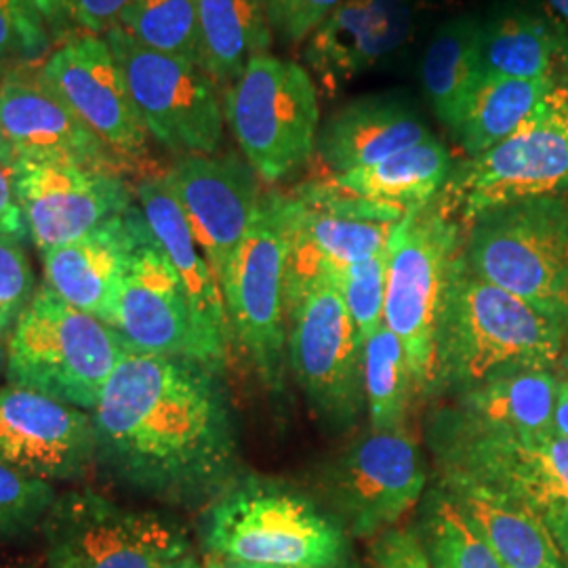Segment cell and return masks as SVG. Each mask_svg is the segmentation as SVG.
Here are the masks:
<instances>
[{
  "instance_id": "6da1fadb",
  "label": "cell",
  "mask_w": 568,
  "mask_h": 568,
  "mask_svg": "<svg viewBox=\"0 0 568 568\" xmlns=\"http://www.w3.org/2000/svg\"><path fill=\"white\" fill-rule=\"evenodd\" d=\"M98 466L166 504L213 501L236 476L239 436L220 371L131 352L91 410Z\"/></svg>"
},
{
  "instance_id": "7a4b0ae2",
  "label": "cell",
  "mask_w": 568,
  "mask_h": 568,
  "mask_svg": "<svg viewBox=\"0 0 568 568\" xmlns=\"http://www.w3.org/2000/svg\"><path fill=\"white\" fill-rule=\"evenodd\" d=\"M567 325L467 270L448 286L436 333L432 396H459L509 368H556Z\"/></svg>"
},
{
  "instance_id": "3957f363",
  "label": "cell",
  "mask_w": 568,
  "mask_h": 568,
  "mask_svg": "<svg viewBox=\"0 0 568 568\" xmlns=\"http://www.w3.org/2000/svg\"><path fill=\"white\" fill-rule=\"evenodd\" d=\"M438 474L490 488L537 516L568 560V440L548 432L483 429L440 408L427 426Z\"/></svg>"
},
{
  "instance_id": "277c9868",
  "label": "cell",
  "mask_w": 568,
  "mask_h": 568,
  "mask_svg": "<svg viewBox=\"0 0 568 568\" xmlns=\"http://www.w3.org/2000/svg\"><path fill=\"white\" fill-rule=\"evenodd\" d=\"M204 546L224 562L288 568H337L347 551L337 520L302 493L260 478H234L211 501Z\"/></svg>"
},
{
  "instance_id": "5b68a950",
  "label": "cell",
  "mask_w": 568,
  "mask_h": 568,
  "mask_svg": "<svg viewBox=\"0 0 568 568\" xmlns=\"http://www.w3.org/2000/svg\"><path fill=\"white\" fill-rule=\"evenodd\" d=\"M464 241V224L438 194L406 211L387 243L384 325L405 347L419 396H432L436 333Z\"/></svg>"
},
{
  "instance_id": "8992f818",
  "label": "cell",
  "mask_w": 568,
  "mask_h": 568,
  "mask_svg": "<svg viewBox=\"0 0 568 568\" xmlns=\"http://www.w3.org/2000/svg\"><path fill=\"white\" fill-rule=\"evenodd\" d=\"M131 354L114 326L63 302L47 284L7 342L9 386L93 410L114 371Z\"/></svg>"
},
{
  "instance_id": "52a82bcc",
  "label": "cell",
  "mask_w": 568,
  "mask_h": 568,
  "mask_svg": "<svg viewBox=\"0 0 568 568\" xmlns=\"http://www.w3.org/2000/svg\"><path fill=\"white\" fill-rule=\"evenodd\" d=\"M466 227L471 274L567 325L568 194L497 204Z\"/></svg>"
},
{
  "instance_id": "ba28073f",
  "label": "cell",
  "mask_w": 568,
  "mask_h": 568,
  "mask_svg": "<svg viewBox=\"0 0 568 568\" xmlns=\"http://www.w3.org/2000/svg\"><path fill=\"white\" fill-rule=\"evenodd\" d=\"M224 119L255 173L281 182L316 150L318 91L302 65L264 53L225 89Z\"/></svg>"
},
{
  "instance_id": "9c48e42d",
  "label": "cell",
  "mask_w": 568,
  "mask_h": 568,
  "mask_svg": "<svg viewBox=\"0 0 568 568\" xmlns=\"http://www.w3.org/2000/svg\"><path fill=\"white\" fill-rule=\"evenodd\" d=\"M568 194V84H556L508 140L453 169L440 194L466 225L497 204Z\"/></svg>"
},
{
  "instance_id": "30bf717a",
  "label": "cell",
  "mask_w": 568,
  "mask_h": 568,
  "mask_svg": "<svg viewBox=\"0 0 568 568\" xmlns=\"http://www.w3.org/2000/svg\"><path fill=\"white\" fill-rule=\"evenodd\" d=\"M286 255L288 213L286 196H262L253 224L244 234L222 283L232 339L265 386H283L286 366Z\"/></svg>"
},
{
  "instance_id": "8fae6325",
  "label": "cell",
  "mask_w": 568,
  "mask_h": 568,
  "mask_svg": "<svg viewBox=\"0 0 568 568\" xmlns=\"http://www.w3.org/2000/svg\"><path fill=\"white\" fill-rule=\"evenodd\" d=\"M41 530L47 568H163L190 554L178 523L91 488L58 495Z\"/></svg>"
},
{
  "instance_id": "7c38bea8",
  "label": "cell",
  "mask_w": 568,
  "mask_h": 568,
  "mask_svg": "<svg viewBox=\"0 0 568 568\" xmlns=\"http://www.w3.org/2000/svg\"><path fill=\"white\" fill-rule=\"evenodd\" d=\"M286 356L312 408L331 426L349 427L363 413V345L345 307L342 276L326 274L286 304Z\"/></svg>"
},
{
  "instance_id": "4fadbf2b",
  "label": "cell",
  "mask_w": 568,
  "mask_h": 568,
  "mask_svg": "<svg viewBox=\"0 0 568 568\" xmlns=\"http://www.w3.org/2000/svg\"><path fill=\"white\" fill-rule=\"evenodd\" d=\"M286 304L305 284L342 276L345 267L384 253L405 211L349 196L328 182L305 183L286 196Z\"/></svg>"
},
{
  "instance_id": "5bb4252c",
  "label": "cell",
  "mask_w": 568,
  "mask_h": 568,
  "mask_svg": "<svg viewBox=\"0 0 568 568\" xmlns=\"http://www.w3.org/2000/svg\"><path fill=\"white\" fill-rule=\"evenodd\" d=\"M121 63L148 133L180 154H215L224 138L217 84L201 65L152 51L121 28L103 37Z\"/></svg>"
},
{
  "instance_id": "9a60e30c",
  "label": "cell",
  "mask_w": 568,
  "mask_h": 568,
  "mask_svg": "<svg viewBox=\"0 0 568 568\" xmlns=\"http://www.w3.org/2000/svg\"><path fill=\"white\" fill-rule=\"evenodd\" d=\"M426 464L406 427L371 429L325 471L331 504L356 537H377L417 506L426 488Z\"/></svg>"
},
{
  "instance_id": "2e32d148",
  "label": "cell",
  "mask_w": 568,
  "mask_h": 568,
  "mask_svg": "<svg viewBox=\"0 0 568 568\" xmlns=\"http://www.w3.org/2000/svg\"><path fill=\"white\" fill-rule=\"evenodd\" d=\"M16 169L21 215L39 253L74 243L133 206L114 169L39 161H18Z\"/></svg>"
},
{
  "instance_id": "e0dca14e",
  "label": "cell",
  "mask_w": 568,
  "mask_h": 568,
  "mask_svg": "<svg viewBox=\"0 0 568 568\" xmlns=\"http://www.w3.org/2000/svg\"><path fill=\"white\" fill-rule=\"evenodd\" d=\"M0 464L44 483H81L98 466L89 410L26 387H0Z\"/></svg>"
},
{
  "instance_id": "ac0fdd59",
  "label": "cell",
  "mask_w": 568,
  "mask_h": 568,
  "mask_svg": "<svg viewBox=\"0 0 568 568\" xmlns=\"http://www.w3.org/2000/svg\"><path fill=\"white\" fill-rule=\"evenodd\" d=\"M114 328L131 352L185 356L206 365L182 281L156 243L140 204L133 206V246Z\"/></svg>"
},
{
  "instance_id": "d6986e66",
  "label": "cell",
  "mask_w": 568,
  "mask_h": 568,
  "mask_svg": "<svg viewBox=\"0 0 568 568\" xmlns=\"http://www.w3.org/2000/svg\"><path fill=\"white\" fill-rule=\"evenodd\" d=\"M257 178L236 154H183L164 175L220 286L264 196Z\"/></svg>"
},
{
  "instance_id": "ffe728a7",
  "label": "cell",
  "mask_w": 568,
  "mask_h": 568,
  "mask_svg": "<svg viewBox=\"0 0 568 568\" xmlns=\"http://www.w3.org/2000/svg\"><path fill=\"white\" fill-rule=\"evenodd\" d=\"M114 154L138 159L148 129L133 103L121 63L102 37L63 42L39 74Z\"/></svg>"
},
{
  "instance_id": "44dd1931",
  "label": "cell",
  "mask_w": 568,
  "mask_h": 568,
  "mask_svg": "<svg viewBox=\"0 0 568 568\" xmlns=\"http://www.w3.org/2000/svg\"><path fill=\"white\" fill-rule=\"evenodd\" d=\"M413 20V0H345L307 37L305 63L326 95H335L396 53Z\"/></svg>"
},
{
  "instance_id": "7402d4cb",
  "label": "cell",
  "mask_w": 568,
  "mask_h": 568,
  "mask_svg": "<svg viewBox=\"0 0 568 568\" xmlns=\"http://www.w3.org/2000/svg\"><path fill=\"white\" fill-rule=\"evenodd\" d=\"M138 204L156 243L178 272L203 345L204 363L220 371L225 365L232 328L217 276L196 243L182 204L164 178H148L135 187Z\"/></svg>"
},
{
  "instance_id": "603a6c76",
  "label": "cell",
  "mask_w": 568,
  "mask_h": 568,
  "mask_svg": "<svg viewBox=\"0 0 568 568\" xmlns=\"http://www.w3.org/2000/svg\"><path fill=\"white\" fill-rule=\"evenodd\" d=\"M0 129L18 161L112 169L114 152L41 79H0Z\"/></svg>"
},
{
  "instance_id": "cb8c5ba5",
  "label": "cell",
  "mask_w": 568,
  "mask_h": 568,
  "mask_svg": "<svg viewBox=\"0 0 568 568\" xmlns=\"http://www.w3.org/2000/svg\"><path fill=\"white\" fill-rule=\"evenodd\" d=\"M133 206L79 241L41 253L42 284L110 326L133 246Z\"/></svg>"
},
{
  "instance_id": "d4e9b609",
  "label": "cell",
  "mask_w": 568,
  "mask_h": 568,
  "mask_svg": "<svg viewBox=\"0 0 568 568\" xmlns=\"http://www.w3.org/2000/svg\"><path fill=\"white\" fill-rule=\"evenodd\" d=\"M432 138L419 112L394 95L347 103L318 129L316 150L335 175L379 163L398 150Z\"/></svg>"
},
{
  "instance_id": "484cf974",
  "label": "cell",
  "mask_w": 568,
  "mask_h": 568,
  "mask_svg": "<svg viewBox=\"0 0 568 568\" xmlns=\"http://www.w3.org/2000/svg\"><path fill=\"white\" fill-rule=\"evenodd\" d=\"M469 528L487 544L504 568H567V558L544 523L528 509L459 476L438 474Z\"/></svg>"
},
{
  "instance_id": "4316f807",
  "label": "cell",
  "mask_w": 568,
  "mask_h": 568,
  "mask_svg": "<svg viewBox=\"0 0 568 568\" xmlns=\"http://www.w3.org/2000/svg\"><path fill=\"white\" fill-rule=\"evenodd\" d=\"M558 386L556 368H509L455 396L448 408L462 422L483 429L548 432Z\"/></svg>"
},
{
  "instance_id": "83f0119b",
  "label": "cell",
  "mask_w": 568,
  "mask_h": 568,
  "mask_svg": "<svg viewBox=\"0 0 568 568\" xmlns=\"http://www.w3.org/2000/svg\"><path fill=\"white\" fill-rule=\"evenodd\" d=\"M453 173L445 143L434 135L424 142L394 152L379 163L333 175L331 183L349 196L386 204L400 211L429 203L440 194Z\"/></svg>"
},
{
  "instance_id": "f1b7e54d",
  "label": "cell",
  "mask_w": 568,
  "mask_h": 568,
  "mask_svg": "<svg viewBox=\"0 0 568 568\" xmlns=\"http://www.w3.org/2000/svg\"><path fill=\"white\" fill-rule=\"evenodd\" d=\"M199 65L215 84L230 87L272 44L264 0H196Z\"/></svg>"
},
{
  "instance_id": "f546056e",
  "label": "cell",
  "mask_w": 568,
  "mask_h": 568,
  "mask_svg": "<svg viewBox=\"0 0 568 568\" xmlns=\"http://www.w3.org/2000/svg\"><path fill=\"white\" fill-rule=\"evenodd\" d=\"M556 84V79L514 81L480 74L450 131L467 156L476 159L508 140Z\"/></svg>"
},
{
  "instance_id": "4dcf8cb0",
  "label": "cell",
  "mask_w": 568,
  "mask_h": 568,
  "mask_svg": "<svg viewBox=\"0 0 568 568\" xmlns=\"http://www.w3.org/2000/svg\"><path fill=\"white\" fill-rule=\"evenodd\" d=\"M483 23L457 18L440 26L422 61V82L434 114L453 129L480 79Z\"/></svg>"
},
{
  "instance_id": "1f68e13d",
  "label": "cell",
  "mask_w": 568,
  "mask_h": 568,
  "mask_svg": "<svg viewBox=\"0 0 568 568\" xmlns=\"http://www.w3.org/2000/svg\"><path fill=\"white\" fill-rule=\"evenodd\" d=\"M562 39L546 21L509 16L483 26L480 74L514 81L556 79Z\"/></svg>"
},
{
  "instance_id": "d6a6232c",
  "label": "cell",
  "mask_w": 568,
  "mask_h": 568,
  "mask_svg": "<svg viewBox=\"0 0 568 568\" xmlns=\"http://www.w3.org/2000/svg\"><path fill=\"white\" fill-rule=\"evenodd\" d=\"M363 373L371 429L394 432L405 427L415 382L406 361L405 347L386 325L379 326L366 339Z\"/></svg>"
},
{
  "instance_id": "836d02e7",
  "label": "cell",
  "mask_w": 568,
  "mask_h": 568,
  "mask_svg": "<svg viewBox=\"0 0 568 568\" xmlns=\"http://www.w3.org/2000/svg\"><path fill=\"white\" fill-rule=\"evenodd\" d=\"M419 539L432 568H504L440 485L427 493Z\"/></svg>"
},
{
  "instance_id": "e575fe53",
  "label": "cell",
  "mask_w": 568,
  "mask_h": 568,
  "mask_svg": "<svg viewBox=\"0 0 568 568\" xmlns=\"http://www.w3.org/2000/svg\"><path fill=\"white\" fill-rule=\"evenodd\" d=\"M116 28L152 51L199 65L196 0H133Z\"/></svg>"
},
{
  "instance_id": "d590c367",
  "label": "cell",
  "mask_w": 568,
  "mask_h": 568,
  "mask_svg": "<svg viewBox=\"0 0 568 568\" xmlns=\"http://www.w3.org/2000/svg\"><path fill=\"white\" fill-rule=\"evenodd\" d=\"M58 495L51 483L23 476L0 464V544L39 530Z\"/></svg>"
},
{
  "instance_id": "8d00e7d4",
  "label": "cell",
  "mask_w": 568,
  "mask_h": 568,
  "mask_svg": "<svg viewBox=\"0 0 568 568\" xmlns=\"http://www.w3.org/2000/svg\"><path fill=\"white\" fill-rule=\"evenodd\" d=\"M387 253H379L342 272L345 307L356 328L358 344L365 349L366 339L384 325L386 312Z\"/></svg>"
},
{
  "instance_id": "74e56055",
  "label": "cell",
  "mask_w": 568,
  "mask_h": 568,
  "mask_svg": "<svg viewBox=\"0 0 568 568\" xmlns=\"http://www.w3.org/2000/svg\"><path fill=\"white\" fill-rule=\"evenodd\" d=\"M47 0H0V63L41 58L51 42Z\"/></svg>"
},
{
  "instance_id": "f35d334b",
  "label": "cell",
  "mask_w": 568,
  "mask_h": 568,
  "mask_svg": "<svg viewBox=\"0 0 568 568\" xmlns=\"http://www.w3.org/2000/svg\"><path fill=\"white\" fill-rule=\"evenodd\" d=\"M41 284L30 262L26 236L0 234V342L7 344Z\"/></svg>"
},
{
  "instance_id": "ab89813d",
  "label": "cell",
  "mask_w": 568,
  "mask_h": 568,
  "mask_svg": "<svg viewBox=\"0 0 568 568\" xmlns=\"http://www.w3.org/2000/svg\"><path fill=\"white\" fill-rule=\"evenodd\" d=\"M345 0H264L272 30L286 42L307 39Z\"/></svg>"
},
{
  "instance_id": "60d3db41",
  "label": "cell",
  "mask_w": 568,
  "mask_h": 568,
  "mask_svg": "<svg viewBox=\"0 0 568 568\" xmlns=\"http://www.w3.org/2000/svg\"><path fill=\"white\" fill-rule=\"evenodd\" d=\"M53 21H65L87 34L112 30L133 0H47Z\"/></svg>"
},
{
  "instance_id": "b9f144b4",
  "label": "cell",
  "mask_w": 568,
  "mask_h": 568,
  "mask_svg": "<svg viewBox=\"0 0 568 568\" xmlns=\"http://www.w3.org/2000/svg\"><path fill=\"white\" fill-rule=\"evenodd\" d=\"M375 568H432L419 532L413 528L389 527L375 537Z\"/></svg>"
},
{
  "instance_id": "7bdbcfd3",
  "label": "cell",
  "mask_w": 568,
  "mask_h": 568,
  "mask_svg": "<svg viewBox=\"0 0 568 568\" xmlns=\"http://www.w3.org/2000/svg\"><path fill=\"white\" fill-rule=\"evenodd\" d=\"M16 163H0V234H18L28 239L16 190Z\"/></svg>"
},
{
  "instance_id": "ee69618b",
  "label": "cell",
  "mask_w": 568,
  "mask_h": 568,
  "mask_svg": "<svg viewBox=\"0 0 568 568\" xmlns=\"http://www.w3.org/2000/svg\"><path fill=\"white\" fill-rule=\"evenodd\" d=\"M551 432L568 440V377H562V375H560L558 396H556V405L551 413Z\"/></svg>"
},
{
  "instance_id": "f6af8a7d",
  "label": "cell",
  "mask_w": 568,
  "mask_h": 568,
  "mask_svg": "<svg viewBox=\"0 0 568 568\" xmlns=\"http://www.w3.org/2000/svg\"><path fill=\"white\" fill-rule=\"evenodd\" d=\"M549 9L558 16V20L562 21L565 30L568 32V0H546Z\"/></svg>"
},
{
  "instance_id": "bcb514c9",
  "label": "cell",
  "mask_w": 568,
  "mask_h": 568,
  "mask_svg": "<svg viewBox=\"0 0 568 568\" xmlns=\"http://www.w3.org/2000/svg\"><path fill=\"white\" fill-rule=\"evenodd\" d=\"M16 161H18V156H16L11 143L7 142V138L0 129V163H16Z\"/></svg>"
},
{
  "instance_id": "7dc6e473",
  "label": "cell",
  "mask_w": 568,
  "mask_h": 568,
  "mask_svg": "<svg viewBox=\"0 0 568 568\" xmlns=\"http://www.w3.org/2000/svg\"><path fill=\"white\" fill-rule=\"evenodd\" d=\"M163 568H204L201 562H199V558L190 551L187 556H182V558H178V560H173L171 565H166Z\"/></svg>"
},
{
  "instance_id": "c3c4849f",
  "label": "cell",
  "mask_w": 568,
  "mask_h": 568,
  "mask_svg": "<svg viewBox=\"0 0 568 568\" xmlns=\"http://www.w3.org/2000/svg\"><path fill=\"white\" fill-rule=\"evenodd\" d=\"M556 371H558V375H562V377H568V335L567 344H565V349H562V354H560V361H558V366H556Z\"/></svg>"
},
{
  "instance_id": "681fc988",
  "label": "cell",
  "mask_w": 568,
  "mask_h": 568,
  "mask_svg": "<svg viewBox=\"0 0 568 568\" xmlns=\"http://www.w3.org/2000/svg\"><path fill=\"white\" fill-rule=\"evenodd\" d=\"M224 562V560H222ZM225 568H288V567H264V565H243V562H224Z\"/></svg>"
},
{
  "instance_id": "f907efd6",
  "label": "cell",
  "mask_w": 568,
  "mask_h": 568,
  "mask_svg": "<svg viewBox=\"0 0 568 568\" xmlns=\"http://www.w3.org/2000/svg\"><path fill=\"white\" fill-rule=\"evenodd\" d=\"M7 366V345H0V371Z\"/></svg>"
},
{
  "instance_id": "816d5d0a",
  "label": "cell",
  "mask_w": 568,
  "mask_h": 568,
  "mask_svg": "<svg viewBox=\"0 0 568 568\" xmlns=\"http://www.w3.org/2000/svg\"><path fill=\"white\" fill-rule=\"evenodd\" d=\"M204 568H225V565L220 558H211Z\"/></svg>"
},
{
  "instance_id": "f5cc1de1",
  "label": "cell",
  "mask_w": 568,
  "mask_h": 568,
  "mask_svg": "<svg viewBox=\"0 0 568 568\" xmlns=\"http://www.w3.org/2000/svg\"><path fill=\"white\" fill-rule=\"evenodd\" d=\"M567 331H568V314H567Z\"/></svg>"
},
{
  "instance_id": "db71d44e",
  "label": "cell",
  "mask_w": 568,
  "mask_h": 568,
  "mask_svg": "<svg viewBox=\"0 0 568 568\" xmlns=\"http://www.w3.org/2000/svg\"><path fill=\"white\" fill-rule=\"evenodd\" d=\"M0 345H7V344H2V342H0Z\"/></svg>"
},
{
  "instance_id": "11a10c76",
  "label": "cell",
  "mask_w": 568,
  "mask_h": 568,
  "mask_svg": "<svg viewBox=\"0 0 568 568\" xmlns=\"http://www.w3.org/2000/svg\"><path fill=\"white\" fill-rule=\"evenodd\" d=\"M567 568H568V560H567Z\"/></svg>"
},
{
  "instance_id": "9f6ffc18",
  "label": "cell",
  "mask_w": 568,
  "mask_h": 568,
  "mask_svg": "<svg viewBox=\"0 0 568 568\" xmlns=\"http://www.w3.org/2000/svg\"><path fill=\"white\" fill-rule=\"evenodd\" d=\"M0 72H2V70H0Z\"/></svg>"
}]
</instances>
